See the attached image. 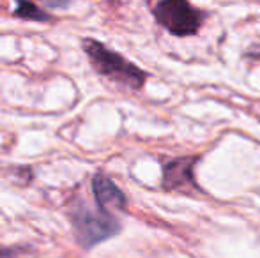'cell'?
I'll use <instances>...</instances> for the list:
<instances>
[{"instance_id":"1","label":"cell","mask_w":260,"mask_h":258,"mask_svg":"<svg viewBox=\"0 0 260 258\" xmlns=\"http://www.w3.org/2000/svg\"><path fill=\"white\" fill-rule=\"evenodd\" d=\"M83 50H85L90 64L96 67V71L101 72L106 78L124 83V85H129L133 89H140L144 85L147 75L140 67L131 64L129 60H126L119 53L108 50L101 43L94 41V39H85L83 41Z\"/></svg>"},{"instance_id":"2","label":"cell","mask_w":260,"mask_h":258,"mask_svg":"<svg viewBox=\"0 0 260 258\" xmlns=\"http://www.w3.org/2000/svg\"><path fill=\"white\" fill-rule=\"evenodd\" d=\"M71 221L76 239L83 248H92L120 230V225L108 210L90 209L85 203H76L71 210Z\"/></svg>"},{"instance_id":"3","label":"cell","mask_w":260,"mask_h":258,"mask_svg":"<svg viewBox=\"0 0 260 258\" xmlns=\"http://www.w3.org/2000/svg\"><path fill=\"white\" fill-rule=\"evenodd\" d=\"M154 16L161 27L179 38L197 34L204 21L202 11L188 0H159L154 7Z\"/></svg>"},{"instance_id":"4","label":"cell","mask_w":260,"mask_h":258,"mask_svg":"<svg viewBox=\"0 0 260 258\" xmlns=\"http://www.w3.org/2000/svg\"><path fill=\"white\" fill-rule=\"evenodd\" d=\"M197 158H177L167 163L163 168V188L168 191L174 190H186V188H195V175H193V166L197 165Z\"/></svg>"},{"instance_id":"5","label":"cell","mask_w":260,"mask_h":258,"mask_svg":"<svg viewBox=\"0 0 260 258\" xmlns=\"http://www.w3.org/2000/svg\"><path fill=\"white\" fill-rule=\"evenodd\" d=\"M92 191L100 209L122 210L126 207V195L103 173H98L92 179Z\"/></svg>"},{"instance_id":"6","label":"cell","mask_w":260,"mask_h":258,"mask_svg":"<svg viewBox=\"0 0 260 258\" xmlns=\"http://www.w3.org/2000/svg\"><path fill=\"white\" fill-rule=\"evenodd\" d=\"M14 14H16L18 18H21V20H32V21L50 20V14H46L43 9H39L32 0H18Z\"/></svg>"},{"instance_id":"7","label":"cell","mask_w":260,"mask_h":258,"mask_svg":"<svg viewBox=\"0 0 260 258\" xmlns=\"http://www.w3.org/2000/svg\"><path fill=\"white\" fill-rule=\"evenodd\" d=\"M41 4H45L50 9H64L71 4V0H39Z\"/></svg>"}]
</instances>
